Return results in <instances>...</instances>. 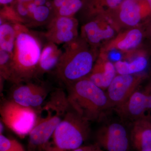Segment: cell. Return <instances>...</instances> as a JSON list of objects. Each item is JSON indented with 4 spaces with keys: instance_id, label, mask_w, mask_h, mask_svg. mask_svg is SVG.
Returning <instances> with one entry per match:
<instances>
[{
    "instance_id": "obj_13",
    "label": "cell",
    "mask_w": 151,
    "mask_h": 151,
    "mask_svg": "<svg viewBox=\"0 0 151 151\" xmlns=\"http://www.w3.org/2000/svg\"><path fill=\"white\" fill-rule=\"evenodd\" d=\"M131 124L132 148L135 151H151V115H145Z\"/></svg>"
},
{
    "instance_id": "obj_17",
    "label": "cell",
    "mask_w": 151,
    "mask_h": 151,
    "mask_svg": "<svg viewBox=\"0 0 151 151\" xmlns=\"http://www.w3.org/2000/svg\"><path fill=\"white\" fill-rule=\"evenodd\" d=\"M124 0H84L81 10L88 19L102 15L118 6Z\"/></svg>"
},
{
    "instance_id": "obj_20",
    "label": "cell",
    "mask_w": 151,
    "mask_h": 151,
    "mask_svg": "<svg viewBox=\"0 0 151 151\" xmlns=\"http://www.w3.org/2000/svg\"><path fill=\"white\" fill-rule=\"evenodd\" d=\"M143 37V33L141 30L132 29L117 42L115 47L122 51L130 50L139 46L142 42Z\"/></svg>"
},
{
    "instance_id": "obj_7",
    "label": "cell",
    "mask_w": 151,
    "mask_h": 151,
    "mask_svg": "<svg viewBox=\"0 0 151 151\" xmlns=\"http://www.w3.org/2000/svg\"><path fill=\"white\" fill-rule=\"evenodd\" d=\"M124 122L121 120L103 124L95 134V143L107 151H130V128Z\"/></svg>"
},
{
    "instance_id": "obj_33",
    "label": "cell",
    "mask_w": 151,
    "mask_h": 151,
    "mask_svg": "<svg viewBox=\"0 0 151 151\" xmlns=\"http://www.w3.org/2000/svg\"><path fill=\"white\" fill-rule=\"evenodd\" d=\"M3 123H2V122L1 121V124H0V126H1V128H0V129H1V130H0V134H2V132L3 131Z\"/></svg>"
},
{
    "instance_id": "obj_16",
    "label": "cell",
    "mask_w": 151,
    "mask_h": 151,
    "mask_svg": "<svg viewBox=\"0 0 151 151\" xmlns=\"http://www.w3.org/2000/svg\"><path fill=\"white\" fill-rule=\"evenodd\" d=\"M62 53L63 50L58 48L57 45L47 41L43 45L40 60L39 78L45 73L55 70Z\"/></svg>"
},
{
    "instance_id": "obj_24",
    "label": "cell",
    "mask_w": 151,
    "mask_h": 151,
    "mask_svg": "<svg viewBox=\"0 0 151 151\" xmlns=\"http://www.w3.org/2000/svg\"><path fill=\"white\" fill-rule=\"evenodd\" d=\"M24 150L23 147L16 140L6 137L3 134H0V151H22Z\"/></svg>"
},
{
    "instance_id": "obj_18",
    "label": "cell",
    "mask_w": 151,
    "mask_h": 151,
    "mask_svg": "<svg viewBox=\"0 0 151 151\" xmlns=\"http://www.w3.org/2000/svg\"><path fill=\"white\" fill-rule=\"evenodd\" d=\"M114 65L118 74L133 75L142 73L147 70L149 61L146 56H140L130 62L119 60L116 62Z\"/></svg>"
},
{
    "instance_id": "obj_31",
    "label": "cell",
    "mask_w": 151,
    "mask_h": 151,
    "mask_svg": "<svg viewBox=\"0 0 151 151\" xmlns=\"http://www.w3.org/2000/svg\"><path fill=\"white\" fill-rule=\"evenodd\" d=\"M18 1L23 3H28L32 2L34 0H17Z\"/></svg>"
},
{
    "instance_id": "obj_30",
    "label": "cell",
    "mask_w": 151,
    "mask_h": 151,
    "mask_svg": "<svg viewBox=\"0 0 151 151\" xmlns=\"http://www.w3.org/2000/svg\"><path fill=\"white\" fill-rule=\"evenodd\" d=\"M15 0H0L1 5L2 6H9L12 4Z\"/></svg>"
},
{
    "instance_id": "obj_5",
    "label": "cell",
    "mask_w": 151,
    "mask_h": 151,
    "mask_svg": "<svg viewBox=\"0 0 151 151\" xmlns=\"http://www.w3.org/2000/svg\"><path fill=\"white\" fill-rule=\"evenodd\" d=\"M89 122L69 105L44 151H71L82 146L89 138Z\"/></svg>"
},
{
    "instance_id": "obj_27",
    "label": "cell",
    "mask_w": 151,
    "mask_h": 151,
    "mask_svg": "<svg viewBox=\"0 0 151 151\" xmlns=\"http://www.w3.org/2000/svg\"><path fill=\"white\" fill-rule=\"evenodd\" d=\"M147 100L148 110H151V84L146 86L143 90Z\"/></svg>"
},
{
    "instance_id": "obj_14",
    "label": "cell",
    "mask_w": 151,
    "mask_h": 151,
    "mask_svg": "<svg viewBox=\"0 0 151 151\" xmlns=\"http://www.w3.org/2000/svg\"><path fill=\"white\" fill-rule=\"evenodd\" d=\"M102 19L100 15L89 19L81 28V37L92 47L115 35V30L111 25L103 27Z\"/></svg>"
},
{
    "instance_id": "obj_25",
    "label": "cell",
    "mask_w": 151,
    "mask_h": 151,
    "mask_svg": "<svg viewBox=\"0 0 151 151\" xmlns=\"http://www.w3.org/2000/svg\"><path fill=\"white\" fill-rule=\"evenodd\" d=\"M16 12L24 22L25 25L27 26L31 20V15L25 3L18 1L15 0L12 4Z\"/></svg>"
},
{
    "instance_id": "obj_32",
    "label": "cell",
    "mask_w": 151,
    "mask_h": 151,
    "mask_svg": "<svg viewBox=\"0 0 151 151\" xmlns=\"http://www.w3.org/2000/svg\"><path fill=\"white\" fill-rule=\"evenodd\" d=\"M141 1H145L148 5L149 8L151 11V0H141Z\"/></svg>"
},
{
    "instance_id": "obj_8",
    "label": "cell",
    "mask_w": 151,
    "mask_h": 151,
    "mask_svg": "<svg viewBox=\"0 0 151 151\" xmlns=\"http://www.w3.org/2000/svg\"><path fill=\"white\" fill-rule=\"evenodd\" d=\"M50 89L38 79L14 84L9 99L25 107L37 111L45 103Z\"/></svg>"
},
{
    "instance_id": "obj_34",
    "label": "cell",
    "mask_w": 151,
    "mask_h": 151,
    "mask_svg": "<svg viewBox=\"0 0 151 151\" xmlns=\"http://www.w3.org/2000/svg\"><path fill=\"white\" fill-rule=\"evenodd\" d=\"M150 36L151 37V27H150Z\"/></svg>"
},
{
    "instance_id": "obj_29",
    "label": "cell",
    "mask_w": 151,
    "mask_h": 151,
    "mask_svg": "<svg viewBox=\"0 0 151 151\" xmlns=\"http://www.w3.org/2000/svg\"><path fill=\"white\" fill-rule=\"evenodd\" d=\"M33 2L36 6H38L46 5L47 4L48 2V0H34Z\"/></svg>"
},
{
    "instance_id": "obj_1",
    "label": "cell",
    "mask_w": 151,
    "mask_h": 151,
    "mask_svg": "<svg viewBox=\"0 0 151 151\" xmlns=\"http://www.w3.org/2000/svg\"><path fill=\"white\" fill-rule=\"evenodd\" d=\"M17 33L12 61L10 82L14 84L39 79L40 60L43 45L27 27L14 23Z\"/></svg>"
},
{
    "instance_id": "obj_10",
    "label": "cell",
    "mask_w": 151,
    "mask_h": 151,
    "mask_svg": "<svg viewBox=\"0 0 151 151\" xmlns=\"http://www.w3.org/2000/svg\"><path fill=\"white\" fill-rule=\"evenodd\" d=\"M102 15L118 20L127 26L134 27L144 16H151V11L145 1L124 0L118 6Z\"/></svg>"
},
{
    "instance_id": "obj_35",
    "label": "cell",
    "mask_w": 151,
    "mask_h": 151,
    "mask_svg": "<svg viewBox=\"0 0 151 151\" xmlns=\"http://www.w3.org/2000/svg\"><path fill=\"white\" fill-rule=\"evenodd\" d=\"M22 151H25L24 150Z\"/></svg>"
},
{
    "instance_id": "obj_9",
    "label": "cell",
    "mask_w": 151,
    "mask_h": 151,
    "mask_svg": "<svg viewBox=\"0 0 151 151\" xmlns=\"http://www.w3.org/2000/svg\"><path fill=\"white\" fill-rule=\"evenodd\" d=\"M146 74L116 75L107 89V96L113 110L124 103L147 77Z\"/></svg>"
},
{
    "instance_id": "obj_11",
    "label": "cell",
    "mask_w": 151,
    "mask_h": 151,
    "mask_svg": "<svg viewBox=\"0 0 151 151\" xmlns=\"http://www.w3.org/2000/svg\"><path fill=\"white\" fill-rule=\"evenodd\" d=\"M78 22L74 17L55 16L47 24L43 36L56 45L68 43L78 37Z\"/></svg>"
},
{
    "instance_id": "obj_2",
    "label": "cell",
    "mask_w": 151,
    "mask_h": 151,
    "mask_svg": "<svg viewBox=\"0 0 151 151\" xmlns=\"http://www.w3.org/2000/svg\"><path fill=\"white\" fill-rule=\"evenodd\" d=\"M65 86L69 105L89 122L103 121L113 110L106 92L87 78Z\"/></svg>"
},
{
    "instance_id": "obj_22",
    "label": "cell",
    "mask_w": 151,
    "mask_h": 151,
    "mask_svg": "<svg viewBox=\"0 0 151 151\" xmlns=\"http://www.w3.org/2000/svg\"><path fill=\"white\" fill-rule=\"evenodd\" d=\"M84 0H68L54 12L55 16L74 17V15L81 10Z\"/></svg>"
},
{
    "instance_id": "obj_15",
    "label": "cell",
    "mask_w": 151,
    "mask_h": 151,
    "mask_svg": "<svg viewBox=\"0 0 151 151\" xmlns=\"http://www.w3.org/2000/svg\"><path fill=\"white\" fill-rule=\"evenodd\" d=\"M115 65L110 61H99L94 65L91 72L86 78L103 90L108 89L116 76Z\"/></svg>"
},
{
    "instance_id": "obj_21",
    "label": "cell",
    "mask_w": 151,
    "mask_h": 151,
    "mask_svg": "<svg viewBox=\"0 0 151 151\" xmlns=\"http://www.w3.org/2000/svg\"><path fill=\"white\" fill-rule=\"evenodd\" d=\"M54 17V11L51 6L47 5L38 6L32 15L30 21L27 27L47 24Z\"/></svg>"
},
{
    "instance_id": "obj_6",
    "label": "cell",
    "mask_w": 151,
    "mask_h": 151,
    "mask_svg": "<svg viewBox=\"0 0 151 151\" xmlns=\"http://www.w3.org/2000/svg\"><path fill=\"white\" fill-rule=\"evenodd\" d=\"M0 114L3 124L19 137L24 138L29 134L33 128L37 111L9 99L1 104Z\"/></svg>"
},
{
    "instance_id": "obj_12",
    "label": "cell",
    "mask_w": 151,
    "mask_h": 151,
    "mask_svg": "<svg viewBox=\"0 0 151 151\" xmlns=\"http://www.w3.org/2000/svg\"><path fill=\"white\" fill-rule=\"evenodd\" d=\"M113 110L124 122L131 123L139 119L148 111L147 100L145 92L137 89L124 103Z\"/></svg>"
},
{
    "instance_id": "obj_3",
    "label": "cell",
    "mask_w": 151,
    "mask_h": 151,
    "mask_svg": "<svg viewBox=\"0 0 151 151\" xmlns=\"http://www.w3.org/2000/svg\"><path fill=\"white\" fill-rule=\"evenodd\" d=\"M47 101L37 110L36 123L29 136V151H44L69 107L67 94L61 89L50 93Z\"/></svg>"
},
{
    "instance_id": "obj_28",
    "label": "cell",
    "mask_w": 151,
    "mask_h": 151,
    "mask_svg": "<svg viewBox=\"0 0 151 151\" xmlns=\"http://www.w3.org/2000/svg\"><path fill=\"white\" fill-rule=\"evenodd\" d=\"M68 0H51V6L54 12Z\"/></svg>"
},
{
    "instance_id": "obj_23",
    "label": "cell",
    "mask_w": 151,
    "mask_h": 151,
    "mask_svg": "<svg viewBox=\"0 0 151 151\" xmlns=\"http://www.w3.org/2000/svg\"><path fill=\"white\" fill-rule=\"evenodd\" d=\"M12 55L6 52L0 50V77L10 81L12 76Z\"/></svg>"
},
{
    "instance_id": "obj_19",
    "label": "cell",
    "mask_w": 151,
    "mask_h": 151,
    "mask_svg": "<svg viewBox=\"0 0 151 151\" xmlns=\"http://www.w3.org/2000/svg\"><path fill=\"white\" fill-rule=\"evenodd\" d=\"M0 24V50L13 55L17 33L14 23L1 20Z\"/></svg>"
},
{
    "instance_id": "obj_4",
    "label": "cell",
    "mask_w": 151,
    "mask_h": 151,
    "mask_svg": "<svg viewBox=\"0 0 151 151\" xmlns=\"http://www.w3.org/2000/svg\"><path fill=\"white\" fill-rule=\"evenodd\" d=\"M90 46L81 37L63 45L61 58L54 72L65 86L86 78L91 72L95 57Z\"/></svg>"
},
{
    "instance_id": "obj_26",
    "label": "cell",
    "mask_w": 151,
    "mask_h": 151,
    "mask_svg": "<svg viewBox=\"0 0 151 151\" xmlns=\"http://www.w3.org/2000/svg\"><path fill=\"white\" fill-rule=\"evenodd\" d=\"M71 151H103L101 148L96 143L94 145L81 146Z\"/></svg>"
}]
</instances>
